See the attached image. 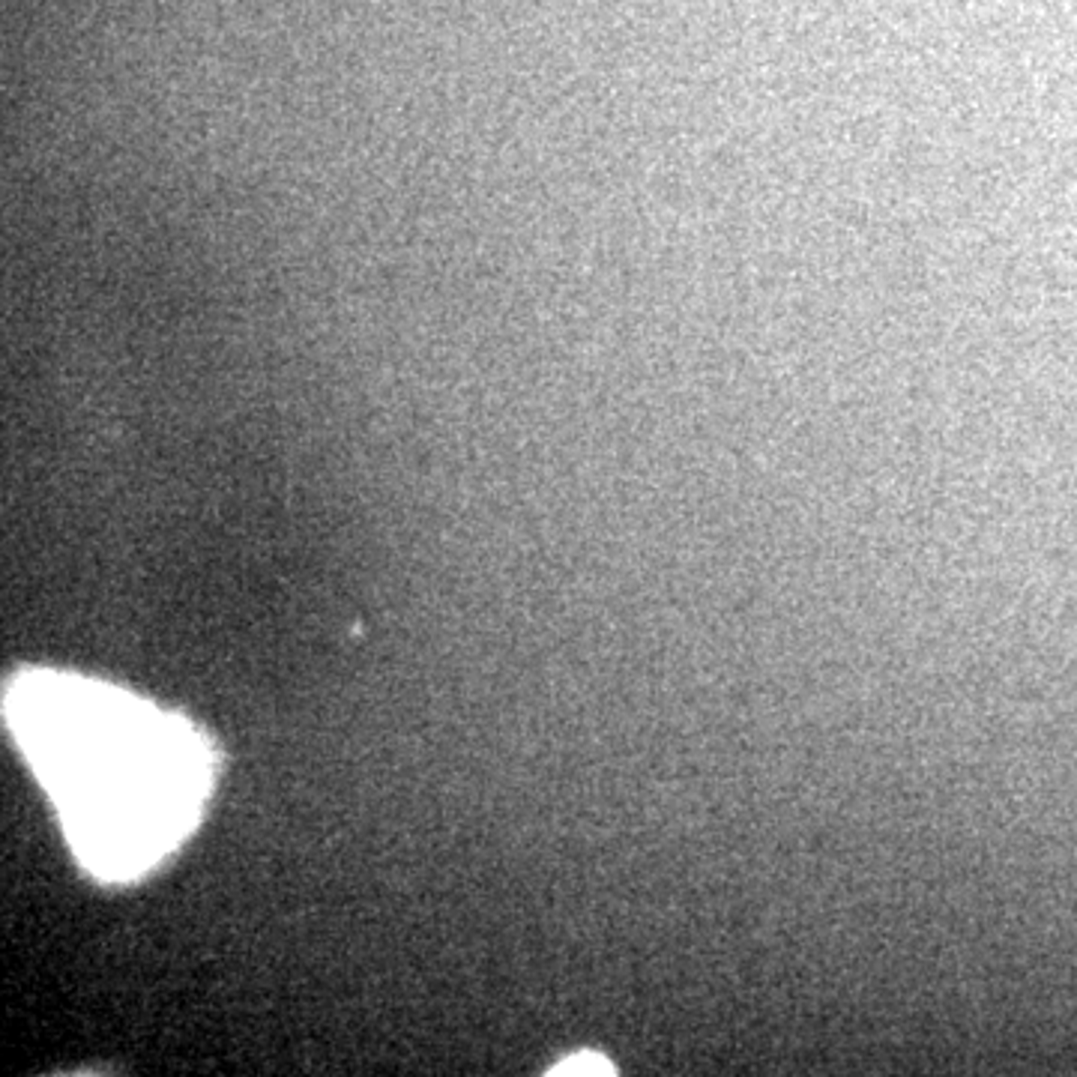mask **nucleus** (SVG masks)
Instances as JSON below:
<instances>
[{
  "label": "nucleus",
  "instance_id": "nucleus-1",
  "mask_svg": "<svg viewBox=\"0 0 1077 1077\" xmlns=\"http://www.w3.org/2000/svg\"><path fill=\"white\" fill-rule=\"evenodd\" d=\"M15 734L63 808L72 844L108 877L132 874L177 844L204 799L201 739L111 689L24 680Z\"/></svg>",
  "mask_w": 1077,
  "mask_h": 1077
},
{
  "label": "nucleus",
  "instance_id": "nucleus-2",
  "mask_svg": "<svg viewBox=\"0 0 1077 1077\" xmlns=\"http://www.w3.org/2000/svg\"><path fill=\"white\" fill-rule=\"evenodd\" d=\"M551 1074H614V1065L607 1063L605 1056L580 1051L560 1063V1069H554Z\"/></svg>",
  "mask_w": 1077,
  "mask_h": 1077
}]
</instances>
